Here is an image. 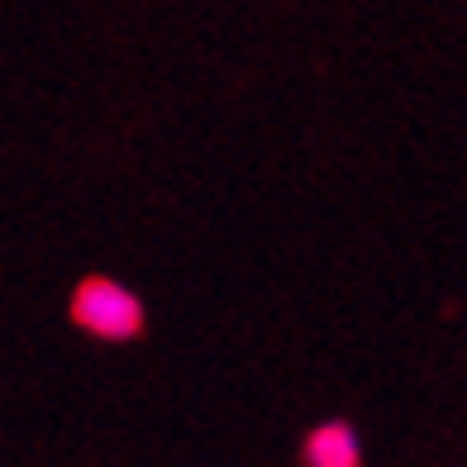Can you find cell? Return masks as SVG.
I'll use <instances>...</instances> for the list:
<instances>
[{"label":"cell","mask_w":467,"mask_h":467,"mask_svg":"<svg viewBox=\"0 0 467 467\" xmlns=\"http://www.w3.org/2000/svg\"><path fill=\"white\" fill-rule=\"evenodd\" d=\"M67 325L96 344H139L148 334V306L110 272H87L67 296Z\"/></svg>","instance_id":"1"},{"label":"cell","mask_w":467,"mask_h":467,"mask_svg":"<svg viewBox=\"0 0 467 467\" xmlns=\"http://www.w3.org/2000/svg\"><path fill=\"white\" fill-rule=\"evenodd\" d=\"M363 434L353 420H320L315 430L301 439V467H363Z\"/></svg>","instance_id":"2"}]
</instances>
